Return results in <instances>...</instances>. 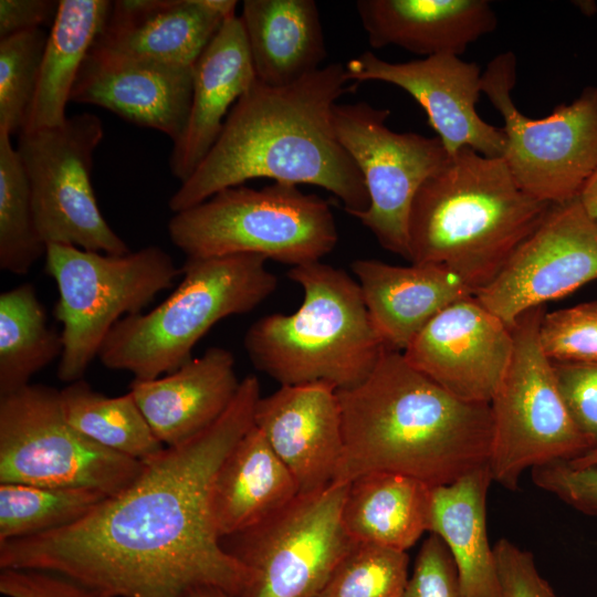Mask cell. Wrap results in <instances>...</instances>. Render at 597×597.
Wrapping results in <instances>:
<instances>
[{
  "mask_svg": "<svg viewBox=\"0 0 597 597\" xmlns=\"http://www.w3.org/2000/svg\"><path fill=\"white\" fill-rule=\"evenodd\" d=\"M387 108L366 102L336 104V136L359 169L369 205L355 217L386 250L409 260L408 221L421 185L447 161L449 155L437 137L397 133L386 122Z\"/></svg>",
  "mask_w": 597,
  "mask_h": 597,
  "instance_id": "obj_14",
  "label": "cell"
},
{
  "mask_svg": "<svg viewBox=\"0 0 597 597\" xmlns=\"http://www.w3.org/2000/svg\"><path fill=\"white\" fill-rule=\"evenodd\" d=\"M401 597H468L449 549L436 534L423 541Z\"/></svg>",
  "mask_w": 597,
  "mask_h": 597,
  "instance_id": "obj_38",
  "label": "cell"
},
{
  "mask_svg": "<svg viewBox=\"0 0 597 597\" xmlns=\"http://www.w3.org/2000/svg\"><path fill=\"white\" fill-rule=\"evenodd\" d=\"M103 136V123L92 113L19 134L15 147L29 179L36 230L45 245L107 254L130 251L103 217L92 185L94 151Z\"/></svg>",
  "mask_w": 597,
  "mask_h": 597,
  "instance_id": "obj_13",
  "label": "cell"
},
{
  "mask_svg": "<svg viewBox=\"0 0 597 597\" xmlns=\"http://www.w3.org/2000/svg\"><path fill=\"white\" fill-rule=\"evenodd\" d=\"M512 352L511 328L472 295L439 312L402 354L455 397L490 404Z\"/></svg>",
  "mask_w": 597,
  "mask_h": 597,
  "instance_id": "obj_17",
  "label": "cell"
},
{
  "mask_svg": "<svg viewBox=\"0 0 597 597\" xmlns=\"http://www.w3.org/2000/svg\"><path fill=\"white\" fill-rule=\"evenodd\" d=\"M45 271L59 292L54 315L62 323L63 352L56 374L69 384L82 379L118 321L142 313L181 274L156 245L107 254L49 244Z\"/></svg>",
  "mask_w": 597,
  "mask_h": 597,
  "instance_id": "obj_8",
  "label": "cell"
},
{
  "mask_svg": "<svg viewBox=\"0 0 597 597\" xmlns=\"http://www.w3.org/2000/svg\"><path fill=\"white\" fill-rule=\"evenodd\" d=\"M62 352V334L48 326L32 284L0 294V396L28 386L31 377Z\"/></svg>",
  "mask_w": 597,
  "mask_h": 597,
  "instance_id": "obj_30",
  "label": "cell"
},
{
  "mask_svg": "<svg viewBox=\"0 0 597 597\" xmlns=\"http://www.w3.org/2000/svg\"><path fill=\"white\" fill-rule=\"evenodd\" d=\"M185 597H232L227 591L214 586H197L191 588Z\"/></svg>",
  "mask_w": 597,
  "mask_h": 597,
  "instance_id": "obj_44",
  "label": "cell"
},
{
  "mask_svg": "<svg viewBox=\"0 0 597 597\" xmlns=\"http://www.w3.org/2000/svg\"><path fill=\"white\" fill-rule=\"evenodd\" d=\"M193 66L135 59L92 46L71 102L103 107L135 125L158 130L172 144L185 133Z\"/></svg>",
  "mask_w": 597,
  "mask_h": 597,
  "instance_id": "obj_18",
  "label": "cell"
},
{
  "mask_svg": "<svg viewBox=\"0 0 597 597\" xmlns=\"http://www.w3.org/2000/svg\"><path fill=\"white\" fill-rule=\"evenodd\" d=\"M48 40L43 29L0 40V132L20 134L34 100Z\"/></svg>",
  "mask_w": 597,
  "mask_h": 597,
  "instance_id": "obj_35",
  "label": "cell"
},
{
  "mask_svg": "<svg viewBox=\"0 0 597 597\" xmlns=\"http://www.w3.org/2000/svg\"><path fill=\"white\" fill-rule=\"evenodd\" d=\"M107 496L86 488L0 483V543L69 526Z\"/></svg>",
  "mask_w": 597,
  "mask_h": 597,
  "instance_id": "obj_32",
  "label": "cell"
},
{
  "mask_svg": "<svg viewBox=\"0 0 597 597\" xmlns=\"http://www.w3.org/2000/svg\"><path fill=\"white\" fill-rule=\"evenodd\" d=\"M60 1L0 0V40L53 23Z\"/></svg>",
  "mask_w": 597,
  "mask_h": 597,
  "instance_id": "obj_42",
  "label": "cell"
},
{
  "mask_svg": "<svg viewBox=\"0 0 597 597\" xmlns=\"http://www.w3.org/2000/svg\"><path fill=\"white\" fill-rule=\"evenodd\" d=\"M266 261L258 254L187 258L174 292L151 311L118 321L98 359L135 379L175 371L191 359L193 347L214 324L251 312L275 291L277 279Z\"/></svg>",
  "mask_w": 597,
  "mask_h": 597,
  "instance_id": "obj_6",
  "label": "cell"
},
{
  "mask_svg": "<svg viewBox=\"0 0 597 597\" xmlns=\"http://www.w3.org/2000/svg\"><path fill=\"white\" fill-rule=\"evenodd\" d=\"M489 464L432 489L429 532L449 549L468 597H503L486 527Z\"/></svg>",
  "mask_w": 597,
  "mask_h": 597,
  "instance_id": "obj_27",
  "label": "cell"
},
{
  "mask_svg": "<svg viewBox=\"0 0 597 597\" xmlns=\"http://www.w3.org/2000/svg\"><path fill=\"white\" fill-rule=\"evenodd\" d=\"M538 335L552 362H597V301L544 313Z\"/></svg>",
  "mask_w": 597,
  "mask_h": 597,
  "instance_id": "obj_36",
  "label": "cell"
},
{
  "mask_svg": "<svg viewBox=\"0 0 597 597\" xmlns=\"http://www.w3.org/2000/svg\"><path fill=\"white\" fill-rule=\"evenodd\" d=\"M234 0H117L93 46L115 54L193 66Z\"/></svg>",
  "mask_w": 597,
  "mask_h": 597,
  "instance_id": "obj_20",
  "label": "cell"
},
{
  "mask_svg": "<svg viewBox=\"0 0 597 597\" xmlns=\"http://www.w3.org/2000/svg\"><path fill=\"white\" fill-rule=\"evenodd\" d=\"M534 484L583 514L597 516V468L556 461L531 470Z\"/></svg>",
  "mask_w": 597,
  "mask_h": 597,
  "instance_id": "obj_39",
  "label": "cell"
},
{
  "mask_svg": "<svg viewBox=\"0 0 597 597\" xmlns=\"http://www.w3.org/2000/svg\"><path fill=\"white\" fill-rule=\"evenodd\" d=\"M493 548L503 597H557L538 573L531 552L505 537L500 538Z\"/></svg>",
  "mask_w": 597,
  "mask_h": 597,
  "instance_id": "obj_40",
  "label": "cell"
},
{
  "mask_svg": "<svg viewBox=\"0 0 597 597\" xmlns=\"http://www.w3.org/2000/svg\"><path fill=\"white\" fill-rule=\"evenodd\" d=\"M45 251L25 169L11 135L0 132V269L24 275Z\"/></svg>",
  "mask_w": 597,
  "mask_h": 597,
  "instance_id": "obj_33",
  "label": "cell"
},
{
  "mask_svg": "<svg viewBox=\"0 0 597 597\" xmlns=\"http://www.w3.org/2000/svg\"><path fill=\"white\" fill-rule=\"evenodd\" d=\"M345 71L348 81H380L406 91L425 109L449 156L469 147L486 157H502V128L486 123L476 112L482 93L478 64L454 54L392 63L366 51L350 59Z\"/></svg>",
  "mask_w": 597,
  "mask_h": 597,
  "instance_id": "obj_16",
  "label": "cell"
},
{
  "mask_svg": "<svg viewBox=\"0 0 597 597\" xmlns=\"http://www.w3.org/2000/svg\"><path fill=\"white\" fill-rule=\"evenodd\" d=\"M59 1L57 13L48 33L36 92L22 132L57 126L67 118L66 106L73 86L105 25L113 2Z\"/></svg>",
  "mask_w": 597,
  "mask_h": 597,
  "instance_id": "obj_29",
  "label": "cell"
},
{
  "mask_svg": "<svg viewBox=\"0 0 597 597\" xmlns=\"http://www.w3.org/2000/svg\"><path fill=\"white\" fill-rule=\"evenodd\" d=\"M543 306L523 313L511 327L513 352L490 401L489 468L494 482L514 491L523 473L589 450L561 397L552 360L540 342Z\"/></svg>",
  "mask_w": 597,
  "mask_h": 597,
  "instance_id": "obj_9",
  "label": "cell"
},
{
  "mask_svg": "<svg viewBox=\"0 0 597 597\" xmlns=\"http://www.w3.org/2000/svg\"><path fill=\"white\" fill-rule=\"evenodd\" d=\"M432 489L400 473L363 474L349 482L344 527L355 543L407 552L429 532Z\"/></svg>",
  "mask_w": 597,
  "mask_h": 597,
  "instance_id": "obj_28",
  "label": "cell"
},
{
  "mask_svg": "<svg viewBox=\"0 0 597 597\" xmlns=\"http://www.w3.org/2000/svg\"><path fill=\"white\" fill-rule=\"evenodd\" d=\"M408 565L407 552L355 543L317 597H401Z\"/></svg>",
  "mask_w": 597,
  "mask_h": 597,
  "instance_id": "obj_34",
  "label": "cell"
},
{
  "mask_svg": "<svg viewBox=\"0 0 597 597\" xmlns=\"http://www.w3.org/2000/svg\"><path fill=\"white\" fill-rule=\"evenodd\" d=\"M254 426L287 468L300 493L334 482L344 449L336 387L325 381L281 386L260 397Z\"/></svg>",
  "mask_w": 597,
  "mask_h": 597,
  "instance_id": "obj_19",
  "label": "cell"
},
{
  "mask_svg": "<svg viewBox=\"0 0 597 597\" xmlns=\"http://www.w3.org/2000/svg\"><path fill=\"white\" fill-rule=\"evenodd\" d=\"M597 280V223L579 198L552 203L536 229L474 296L510 328L531 308Z\"/></svg>",
  "mask_w": 597,
  "mask_h": 597,
  "instance_id": "obj_15",
  "label": "cell"
},
{
  "mask_svg": "<svg viewBox=\"0 0 597 597\" xmlns=\"http://www.w3.org/2000/svg\"><path fill=\"white\" fill-rule=\"evenodd\" d=\"M578 198L588 216L597 223V170L586 182Z\"/></svg>",
  "mask_w": 597,
  "mask_h": 597,
  "instance_id": "obj_43",
  "label": "cell"
},
{
  "mask_svg": "<svg viewBox=\"0 0 597 597\" xmlns=\"http://www.w3.org/2000/svg\"><path fill=\"white\" fill-rule=\"evenodd\" d=\"M144 462L108 450L73 428L60 390L40 384L0 396V483L86 488L114 495Z\"/></svg>",
  "mask_w": 597,
  "mask_h": 597,
  "instance_id": "obj_11",
  "label": "cell"
},
{
  "mask_svg": "<svg viewBox=\"0 0 597 597\" xmlns=\"http://www.w3.org/2000/svg\"><path fill=\"white\" fill-rule=\"evenodd\" d=\"M557 388L576 428L597 448V362H552Z\"/></svg>",
  "mask_w": 597,
  "mask_h": 597,
  "instance_id": "obj_37",
  "label": "cell"
},
{
  "mask_svg": "<svg viewBox=\"0 0 597 597\" xmlns=\"http://www.w3.org/2000/svg\"><path fill=\"white\" fill-rule=\"evenodd\" d=\"M6 597H107L63 576L27 569H1Z\"/></svg>",
  "mask_w": 597,
  "mask_h": 597,
  "instance_id": "obj_41",
  "label": "cell"
},
{
  "mask_svg": "<svg viewBox=\"0 0 597 597\" xmlns=\"http://www.w3.org/2000/svg\"><path fill=\"white\" fill-rule=\"evenodd\" d=\"M568 462L578 468H597V448L588 450L580 457Z\"/></svg>",
  "mask_w": 597,
  "mask_h": 597,
  "instance_id": "obj_45",
  "label": "cell"
},
{
  "mask_svg": "<svg viewBox=\"0 0 597 597\" xmlns=\"http://www.w3.org/2000/svg\"><path fill=\"white\" fill-rule=\"evenodd\" d=\"M551 205L521 189L502 157L463 147L413 198L408 261L442 265L475 294L536 229Z\"/></svg>",
  "mask_w": 597,
  "mask_h": 597,
  "instance_id": "obj_4",
  "label": "cell"
},
{
  "mask_svg": "<svg viewBox=\"0 0 597 597\" xmlns=\"http://www.w3.org/2000/svg\"><path fill=\"white\" fill-rule=\"evenodd\" d=\"M348 82L339 63L282 86L256 80L231 108L205 159L169 199L170 210L180 212L255 178L321 187L348 214L367 209L364 178L333 125L334 106Z\"/></svg>",
  "mask_w": 597,
  "mask_h": 597,
  "instance_id": "obj_2",
  "label": "cell"
},
{
  "mask_svg": "<svg viewBox=\"0 0 597 597\" xmlns=\"http://www.w3.org/2000/svg\"><path fill=\"white\" fill-rule=\"evenodd\" d=\"M356 9L371 48L396 45L423 57L460 56L498 25L486 0H359Z\"/></svg>",
  "mask_w": 597,
  "mask_h": 597,
  "instance_id": "obj_24",
  "label": "cell"
},
{
  "mask_svg": "<svg viewBox=\"0 0 597 597\" xmlns=\"http://www.w3.org/2000/svg\"><path fill=\"white\" fill-rule=\"evenodd\" d=\"M256 81L239 15L228 19L193 65L192 97L181 138L172 144L171 175L187 180L216 144L238 100Z\"/></svg>",
  "mask_w": 597,
  "mask_h": 597,
  "instance_id": "obj_22",
  "label": "cell"
},
{
  "mask_svg": "<svg viewBox=\"0 0 597 597\" xmlns=\"http://www.w3.org/2000/svg\"><path fill=\"white\" fill-rule=\"evenodd\" d=\"M168 233L187 258L258 254L291 268L321 261L338 240L328 202L285 182L223 189L174 213Z\"/></svg>",
  "mask_w": 597,
  "mask_h": 597,
  "instance_id": "obj_7",
  "label": "cell"
},
{
  "mask_svg": "<svg viewBox=\"0 0 597 597\" xmlns=\"http://www.w3.org/2000/svg\"><path fill=\"white\" fill-rule=\"evenodd\" d=\"M295 480L253 425L221 463L211 488V515L221 538L240 534L289 504Z\"/></svg>",
  "mask_w": 597,
  "mask_h": 597,
  "instance_id": "obj_25",
  "label": "cell"
},
{
  "mask_svg": "<svg viewBox=\"0 0 597 597\" xmlns=\"http://www.w3.org/2000/svg\"><path fill=\"white\" fill-rule=\"evenodd\" d=\"M287 277L302 289V304L252 323L243 339L251 363L281 386L325 381L345 389L363 381L386 346L358 282L322 261L292 266Z\"/></svg>",
  "mask_w": 597,
  "mask_h": 597,
  "instance_id": "obj_5",
  "label": "cell"
},
{
  "mask_svg": "<svg viewBox=\"0 0 597 597\" xmlns=\"http://www.w3.org/2000/svg\"><path fill=\"white\" fill-rule=\"evenodd\" d=\"M350 269L377 334L386 347L399 352L439 312L474 295L457 274L438 264L400 266L357 259Z\"/></svg>",
  "mask_w": 597,
  "mask_h": 597,
  "instance_id": "obj_23",
  "label": "cell"
},
{
  "mask_svg": "<svg viewBox=\"0 0 597 597\" xmlns=\"http://www.w3.org/2000/svg\"><path fill=\"white\" fill-rule=\"evenodd\" d=\"M344 449L334 481L371 472L446 485L489 464V404L464 401L386 347L359 384L337 389Z\"/></svg>",
  "mask_w": 597,
  "mask_h": 597,
  "instance_id": "obj_3",
  "label": "cell"
},
{
  "mask_svg": "<svg viewBox=\"0 0 597 597\" xmlns=\"http://www.w3.org/2000/svg\"><path fill=\"white\" fill-rule=\"evenodd\" d=\"M240 383L231 352L214 346L172 373L134 378L129 391L157 439L174 447L212 426L232 402Z\"/></svg>",
  "mask_w": 597,
  "mask_h": 597,
  "instance_id": "obj_21",
  "label": "cell"
},
{
  "mask_svg": "<svg viewBox=\"0 0 597 597\" xmlns=\"http://www.w3.org/2000/svg\"><path fill=\"white\" fill-rule=\"evenodd\" d=\"M260 383L244 377L208 429L144 462L125 489L73 524L0 543L1 569L41 570L107 597H185L214 586L238 597L247 569L223 546L211 515L212 482L254 425Z\"/></svg>",
  "mask_w": 597,
  "mask_h": 597,
  "instance_id": "obj_1",
  "label": "cell"
},
{
  "mask_svg": "<svg viewBox=\"0 0 597 597\" xmlns=\"http://www.w3.org/2000/svg\"><path fill=\"white\" fill-rule=\"evenodd\" d=\"M349 482L334 481L306 493L258 525L223 538L243 565L238 597H317L355 542L343 524Z\"/></svg>",
  "mask_w": 597,
  "mask_h": 597,
  "instance_id": "obj_12",
  "label": "cell"
},
{
  "mask_svg": "<svg viewBox=\"0 0 597 597\" xmlns=\"http://www.w3.org/2000/svg\"><path fill=\"white\" fill-rule=\"evenodd\" d=\"M60 398L67 422L108 450L146 462L165 448L130 391L108 397L80 379L61 389Z\"/></svg>",
  "mask_w": 597,
  "mask_h": 597,
  "instance_id": "obj_31",
  "label": "cell"
},
{
  "mask_svg": "<svg viewBox=\"0 0 597 597\" xmlns=\"http://www.w3.org/2000/svg\"><path fill=\"white\" fill-rule=\"evenodd\" d=\"M516 56H494L482 73V93L503 119L502 159L525 192L561 203L579 197L597 170V86H587L569 104H559L544 118L525 116L512 91Z\"/></svg>",
  "mask_w": 597,
  "mask_h": 597,
  "instance_id": "obj_10",
  "label": "cell"
},
{
  "mask_svg": "<svg viewBox=\"0 0 597 597\" xmlns=\"http://www.w3.org/2000/svg\"><path fill=\"white\" fill-rule=\"evenodd\" d=\"M256 80L282 86L321 69L326 49L313 0H245L239 15Z\"/></svg>",
  "mask_w": 597,
  "mask_h": 597,
  "instance_id": "obj_26",
  "label": "cell"
}]
</instances>
